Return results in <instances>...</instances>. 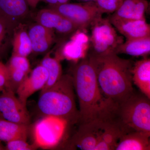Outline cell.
I'll return each mask as SVG.
<instances>
[{
  "mask_svg": "<svg viewBox=\"0 0 150 150\" xmlns=\"http://www.w3.org/2000/svg\"><path fill=\"white\" fill-rule=\"evenodd\" d=\"M76 63L71 76L79 104L80 124L113 120L117 104L102 93L91 58L87 55Z\"/></svg>",
  "mask_w": 150,
  "mask_h": 150,
  "instance_id": "obj_1",
  "label": "cell"
},
{
  "mask_svg": "<svg viewBox=\"0 0 150 150\" xmlns=\"http://www.w3.org/2000/svg\"><path fill=\"white\" fill-rule=\"evenodd\" d=\"M0 118L14 123L29 125L30 116L26 106L15 93L5 89L0 93Z\"/></svg>",
  "mask_w": 150,
  "mask_h": 150,
  "instance_id": "obj_8",
  "label": "cell"
},
{
  "mask_svg": "<svg viewBox=\"0 0 150 150\" xmlns=\"http://www.w3.org/2000/svg\"><path fill=\"white\" fill-rule=\"evenodd\" d=\"M86 30L78 29L71 35V39L64 45L61 54L57 58L65 59L77 62L87 56L89 47L90 38L86 33Z\"/></svg>",
  "mask_w": 150,
  "mask_h": 150,
  "instance_id": "obj_12",
  "label": "cell"
},
{
  "mask_svg": "<svg viewBox=\"0 0 150 150\" xmlns=\"http://www.w3.org/2000/svg\"><path fill=\"white\" fill-rule=\"evenodd\" d=\"M7 67L8 70L9 79L8 84L6 89L10 90L16 93L19 86L27 77L28 74L21 70Z\"/></svg>",
  "mask_w": 150,
  "mask_h": 150,
  "instance_id": "obj_24",
  "label": "cell"
},
{
  "mask_svg": "<svg viewBox=\"0 0 150 150\" xmlns=\"http://www.w3.org/2000/svg\"><path fill=\"white\" fill-rule=\"evenodd\" d=\"M14 29L4 19L0 17V56L4 52L9 35Z\"/></svg>",
  "mask_w": 150,
  "mask_h": 150,
  "instance_id": "obj_27",
  "label": "cell"
},
{
  "mask_svg": "<svg viewBox=\"0 0 150 150\" xmlns=\"http://www.w3.org/2000/svg\"><path fill=\"white\" fill-rule=\"evenodd\" d=\"M41 1L48 4V6H54L69 3L71 0H40Z\"/></svg>",
  "mask_w": 150,
  "mask_h": 150,
  "instance_id": "obj_30",
  "label": "cell"
},
{
  "mask_svg": "<svg viewBox=\"0 0 150 150\" xmlns=\"http://www.w3.org/2000/svg\"><path fill=\"white\" fill-rule=\"evenodd\" d=\"M48 79V72L42 65H38L31 70L16 93L22 103L26 106L28 98L36 92L41 91Z\"/></svg>",
  "mask_w": 150,
  "mask_h": 150,
  "instance_id": "obj_13",
  "label": "cell"
},
{
  "mask_svg": "<svg viewBox=\"0 0 150 150\" xmlns=\"http://www.w3.org/2000/svg\"><path fill=\"white\" fill-rule=\"evenodd\" d=\"M76 24L80 29L86 30L103 14L93 1L82 3H70L48 6Z\"/></svg>",
  "mask_w": 150,
  "mask_h": 150,
  "instance_id": "obj_7",
  "label": "cell"
},
{
  "mask_svg": "<svg viewBox=\"0 0 150 150\" xmlns=\"http://www.w3.org/2000/svg\"><path fill=\"white\" fill-rule=\"evenodd\" d=\"M29 125L14 123L0 118V140L8 142L13 140L27 141Z\"/></svg>",
  "mask_w": 150,
  "mask_h": 150,
  "instance_id": "obj_20",
  "label": "cell"
},
{
  "mask_svg": "<svg viewBox=\"0 0 150 150\" xmlns=\"http://www.w3.org/2000/svg\"><path fill=\"white\" fill-rule=\"evenodd\" d=\"M90 38V51L89 55L101 57L115 53V50L123 43V38L118 35L108 18L102 17L91 25Z\"/></svg>",
  "mask_w": 150,
  "mask_h": 150,
  "instance_id": "obj_5",
  "label": "cell"
},
{
  "mask_svg": "<svg viewBox=\"0 0 150 150\" xmlns=\"http://www.w3.org/2000/svg\"><path fill=\"white\" fill-rule=\"evenodd\" d=\"M36 21L54 33L65 36L72 34L77 30L80 29L69 20L49 8L38 13Z\"/></svg>",
  "mask_w": 150,
  "mask_h": 150,
  "instance_id": "obj_10",
  "label": "cell"
},
{
  "mask_svg": "<svg viewBox=\"0 0 150 150\" xmlns=\"http://www.w3.org/2000/svg\"><path fill=\"white\" fill-rule=\"evenodd\" d=\"M13 33L12 40L13 55L27 57L32 53L28 30L20 24L14 29Z\"/></svg>",
  "mask_w": 150,
  "mask_h": 150,
  "instance_id": "obj_22",
  "label": "cell"
},
{
  "mask_svg": "<svg viewBox=\"0 0 150 150\" xmlns=\"http://www.w3.org/2000/svg\"><path fill=\"white\" fill-rule=\"evenodd\" d=\"M123 0H93L102 14L114 13L120 7Z\"/></svg>",
  "mask_w": 150,
  "mask_h": 150,
  "instance_id": "obj_25",
  "label": "cell"
},
{
  "mask_svg": "<svg viewBox=\"0 0 150 150\" xmlns=\"http://www.w3.org/2000/svg\"><path fill=\"white\" fill-rule=\"evenodd\" d=\"M30 7L35 8L37 6L38 4L40 1V0H26Z\"/></svg>",
  "mask_w": 150,
  "mask_h": 150,
  "instance_id": "obj_31",
  "label": "cell"
},
{
  "mask_svg": "<svg viewBox=\"0 0 150 150\" xmlns=\"http://www.w3.org/2000/svg\"><path fill=\"white\" fill-rule=\"evenodd\" d=\"M108 19L115 29L126 38V40L150 36V25L146 18H121L112 15Z\"/></svg>",
  "mask_w": 150,
  "mask_h": 150,
  "instance_id": "obj_11",
  "label": "cell"
},
{
  "mask_svg": "<svg viewBox=\"0 0 150 150\" xmlns=\"http://www.w3.org/2000/svg\"><path fill=\"white\" fill-rule=\"evenodd\" d=\"M29 7L26 0H0V17L14 29L28 16Z\"/></svg>",
  "mask_w": 150,
  "mask_h": 150,
  "instance_id": "obj_14",
  "label": "cell"
},
{
  "mask_svg": "<svg viewBox=\"0 0 150 150\" xmlns=\"http://www.w3.org/2000/svg\"><path fill=\"white\" fill-rule=\"evenodd\" d=\"M132 80L143 94L150 99V59L144 58L136 62L132 70Z\"/></svg>",
  "mask_w": 150,
  "mask_h": 150,
  "instance_id": "obj_18",
  "label": "cell"
},
{
  "mask_svg": "<svg viewBox=\"0 0 150 150\" xmlns=\"http://www.w3.org/2000/svg\"><path fill=\"white\" fill-rule=\"evenodd\" d=\"M5 147L6 150H35L38 148L34 143L29 144L27 141L21 139L7 142Z\"/></svg>",
  "mask_w": 150,
  "mask_h": 150,
  "instance_id": "obj_28",
  "label": "cell"
},
{
  "mask_svg": "<svg viewBox=\"0 0 150 150\" xmlns=\"http://www.w3.org/2000/svg\"><path fill=\"white\" fill-rule=\"evenodd\" d=\"M6 150L5 146H4L2 143L1 141L0 140V150Z\"/></svg>",
  "mask_w": 150,
  "mask_h": 150,
  "instance_id": "obj_32",
  "label": "cell"
},
{
  "mask_svg": "<svg viewBox=\"0 0 150 150\" xmlns=\"http://www.w3.org/2000/svg\"><path fill=\"white\" fill-rule=\"evenodd\" d=\"M90 56L95 68L98 82L105 97L118 105L134 92L130 60L115 53L101 57Z\"/></svg>",
  "mask_w": 150,
  "mask_h": 150,
  "instance_id": "obj_2",
  "label": "cell"
},
{
  "mask_svg": "<svg viewBox=\"0 0 150 150\" xmlns=\"http://www.w3.org/2000/svg\"><path fill=\"white\" fill-rule=\"evenodd\" d=\"M107 122L97 121L80 124L70 146L82 150H94Z\"/></svg>",
  "mask_w": 150,
  "mask_h": 150,
  "instance_id": "obj_9",
  "label": "cell"
},
{
  "mask_svg": "<svg viewBox=\"0 0 150 150\" xmlns=\"http://www.w3.org/2000/svg\"><path fill=\"white\" fill-rule=\"evenodd\" d=\"M114 119L127 132L150 133V99L144 95L134 92L117 105Z\"/></svg>",
  "mask_w": 150,
  "mask_h": 150,
  "instance_id": "obj_4",
  "label": "cell"
},
{
  "mask_svg": "<svg viewBox=\"0 0 150 150\" xmlns=\"http://www.w3.org/2000/svg\"><path fill=\"white\" fill-rule=\"evenodd\" d=\"M75 89L71 75H62L55 84L40 92L37 105L45 115L62 118L67 122L79 121V110L75 100Z\"/></svg>",
  "mask_w": 150,
  "mask_h": 150,
  "instance_id": "obj_3",
  "label": "cell"
},
{
  "mask_svg": "<svg viewBox=\"0 0 150 150\" xmlns=\"http://www.w3.org/2000/svg\"><path fill=\"white\" fill-rule=\"evenodd\" d=\"M27 30L34 54L46 53L55 41V33L38 23L31 25Z\"/></svg>",
  "mask_w": 150,
  "mask_h": 150,
  "instance_id": "obj_15",
  "label": "cell"
},
{
  "mask_svg": "<svg viewBox=\"0 0 150 150\" xmlns=\"http://www.w3.org/2000/svg\"><path fill=\"white\" fill-rule=\"evenodd\" d=\"M6 66L10 68L21 70L29 74L31 71L30 64L27 57L13 55Z\"/></svg>",
  "mask_w": 150,
  "mask_h": 150,
  "instance_id": "obj_26",
  "label": "cell"
},
{
  "mask_svg": "<svg viewBox=\"0 0 150 150\" xmlns=\"http://www.w3.org/2000/svg\"><path fill=\"white\" fill-rule=\"evenodd\" d=\"M67 123L66 120L59 117L45 115L33 127V143L38 148L54 147L60 142Z\"/></svg>",
  "mask_w": 150,
  "mask_h": 150,
  "instance_id": "obj_6",
  "label": "cell"
},
{
  "mask_svg": "<svg viewBox=\"0 0 150 150\" xmlns=\"http://www.w3.org/2000/svg\"><path fill=\"white\" fill-rule=\"evenodd\" d=\"M150 53V36L126 40L117 47L115 54H127L134 56H146Z\"/></svg>",
  "mask_w": 150,
  "mask_h": 150,
  "instance_id": "obj_21",
  "label": "cell"
},
{
  "mask_svg": "<svg viewBox=\"0 0 150 150\" xmlns=\"http://www.w3.org/2000/svg\"><path fill=\"white\" fill-rule=\"evenodd\" d=\"M9 73L6 65L0 61V93L6 88L8 84Z\"/></svg>",
  "mask_w": 150,
  "mask_h": 150,
  "instance_id": "obj_29",
  "label": "cell"
},
{
  "mask_svg": "<svg viewBox=\"0 0 150 150\" xmlns=\"http://www.w3.org/2000/svg\"><path fill=\"white\" fill-rule=\"evenodd\" d=\"M150 133L130 131L120 138L115 150H149Z\"/></svg>",
  "mask_w": 150,
  "mask_h": 150,
  "instance_id": "obj_17",
  "label": "cell"
},
{
  "mask_svg": "<svg viewBox=\"0 0 150 150\" xmlns=\"http://www.w3.org/2000/svg\"><path fill=\"white\" fill-rule=\"evenodd\" d=\"M40 65L46 69L48 73V80L41 91L52 86L60 79L62 76V69L60 60L49 56L43 58Z\"/></svg>",
  "mask_w": 150,
  "mask_h": 150,
  "instance_id": "obj_23",
  "label": "cell"
},
{
  "mask_svg": "<svg viewBox=\"0 0 150 150\" xmlns=\"http://www.w3.org/2000/svg\"><path fill=\"white\" fill-rule=\"evenodd\" d=\"M149 6L147 0H123L120 7L112 15L121 18L144 19Z\"/></svg>",
  "mask_w": 150,
  "mask_h": 150,
  "instance_id": "obj_19",
  "label": "cell"
},
{
  "mask_svg": "<svg viewBox=\"0 0 150 150\" xmlns=\"http://www.w3.org/2000/svg\"><path fill=\"white\" fill-rule=\"evenodd\" d=\"M127 132L115 119L108 121L94 150H115L120 138Z\"/></svg>",
  "mask_w": 150,
  "mask_h": 150,
  "instance_id": "obj_16",
  "label": "cell"
}]
</instances>
